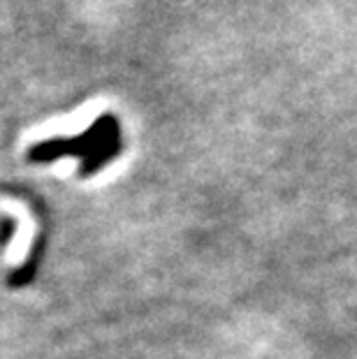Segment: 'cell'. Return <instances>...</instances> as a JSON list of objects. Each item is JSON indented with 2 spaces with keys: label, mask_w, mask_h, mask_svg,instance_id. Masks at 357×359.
<instances>
[{
  "label": "cell",
  "mask_w": 357,
  "mask_h": 359,
  "mask_svg": "<svg viewBox=\"0 0 357 359\" xmlns=\"http://www.w3.org/2000/svg\"><path fill=\"white\" fill-rule=\"evenodd\" d=\"M121 149V137H119V123L114 116L97 118L90 130L83 135L74 137V140H49L37 144L35 149H30V160L35 163H49V160L63 158V156H79L83 158L81 163V177L95 174L105 163L119 154Z\"/></svg>",
  "instance_id": "cell-1"
}]
</instances>
